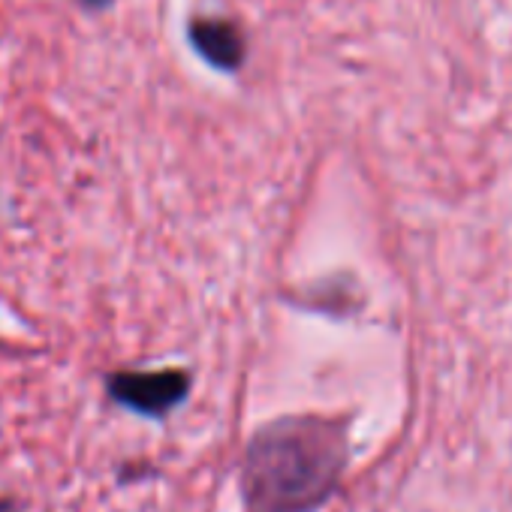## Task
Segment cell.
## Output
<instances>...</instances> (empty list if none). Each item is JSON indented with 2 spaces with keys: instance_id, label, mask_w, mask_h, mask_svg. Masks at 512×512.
I'll use <instances>...</instances> for the list:
<instances>
[{
  "instance_id": "1",
  "label": "cell",
  "mask_w": 512,
  "mask_h": 512,
  "mask_svg": "<svg viewBox=\"0 0 512 512\" xmlns=\"http://www.w3.org/2000/svg\"><path fill=\"white\" fill-rule=\"evenodd\" d=\"M344 467L338 428L314 419L269 425L250 443L244 488L256 512H308L323 503Z\"/></svg>"
},
{
  "instance_id": "2",
  "label": "cell",
  "mask_w": 512,
  "mask_h": 512,
  "mask_svg": "<svg viewBox=\"0 0 512 512\" xmlns=\"http://www.w3.org/2000/svg\"><path fill=\"white\" fill-rule=\"evenodd\" d=\"M190 389L187 374L181 371H154V374H115L109 380V392L124 404L145 416H163L175 404L184 401Z\"/></svg>"
},
{
  "instance_id": "3",
  "label": "cell",
  "mask_w": 512,
  "mask_h": 512,
  "mask_svg": "<svg viewBox=\"0 0 512 512\" xmlns=\"http://www.w3.org/2000/svg\"><path fill=\"white\" fill-rule=\"evenodd\" d=\"M190 46L214 70L235 73L244 64V37L232 22L223 19H196L190 25Z\"/></svg>"
},
{
  "instance_id": "4",
  "label": "cell",
  "mask_w": 512,
  "mask_h": 512,
  "mask_svg": "<svg viewBox=\"0 0 512 512\" xmlns=\"http://www.w3.org/2000/svg\"><path fill=\"white\" fill-rule=\"evenodd\" d=\"M85 7H91V10H103V7H109L112 0H82Z\"/></svg>"
},
{
  "instance_id": "5",
  "label": "cell",
  "mask_w": 512,
  "mask_h": 512,
  "mask_svg": "<svg viewBox=\"0 0 512 512\" xmlns=\"http://www.w3.org/2000/svg\"><path fill=\"white\" fill-rule=\"evenodd\" d=\"M0 512H13V506L10 503H0Z\"/></svg>"
}]
</instances>
